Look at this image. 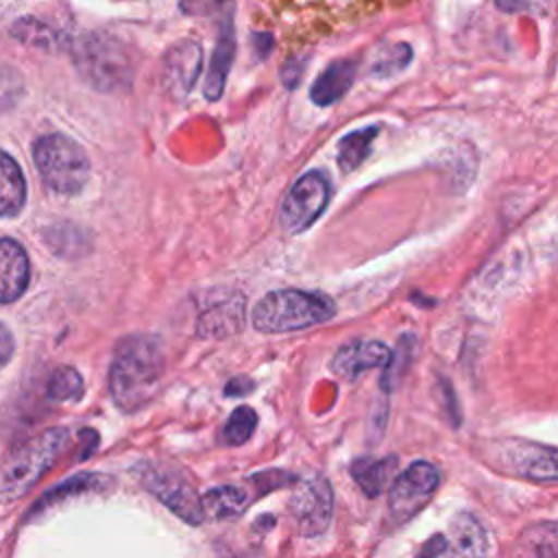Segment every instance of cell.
I'll return each instance as SVG.
<instances>
[{
  "label": "cell",
  "mask_w": 558,
  "mask_h": 558,
  "mask_svg": "<svg viewBox=\"0 0 558 558\" xmlns=\"http://www.w3.org/2000/svg\"><path fill=\"white\" fill-rule=\"evenodd\" d=\"M329 181L320 172H305L288 192L279 209V222L288 233L305 231L327 207Z\"/></svg>",
  "instance_id": "52a82bcc"
},
{
  "label": "cell",
  "mask_w": 558,
  "mask_h": 558,
  "mask_svg": "<svg viewBox=\"0 0 558 558\" xmlns=\"http://www.w3.org/2000/svg\"><path fill=\"white\" fill-rule=\"evenodd\" d=\"M486 534L466 512L451 521L449 541L445 538V558H486Z\"/></svg>",
  "instance_id": "2e32d148"
},
{
  "label": "cell",
  "mask_w": 558,
  "mask_h": 558,
  "mask_svg": "<svg viewBox=\"0 0 558 558\" xmlns=\"http://www.w3.org/2000/svg\"><path fill=\"white\" fill-rule=\"evenodd\" d=\"M68 440L70 432L54 427L13 449L0 464V501H13L28 493L52 466Z\"/></svg>",
  "instance_id": "7a4b0ae2"
},
{
  "label": "cell",
  "mask_w": 558,
  "mask_h": 558,
  "mask_svg": "<svg viewBox=\"0 0 558 558\" xmlns=\"http://www.w3.org/2000/svg\"><path fill=\"white\" fill-rule=\"evenodd\" d=\"M303 65H305V59H290L283 70H281V81L286 83L288 89H292L299 81H301V74H303Z\"/></svg>",
  "instance_id": "83f0119b"
},
{
  "label": "cell",
  "mask_w": 558,
  "mask_h": 558,
  "mask_svg": "<svg viewBox=\"0 0 558 558\" xmlns=\"http://www.w3.org/2000/svg\"><path fill=\"white\" fill-rule=\"evenodd\" d=\"M521 558H556V525L541 523L521 536L519 543Z\"/></svg>",
  "instance_id": "7402d4cb"
},
{
  "label": "cell",
  "mask_w": 558,
  "mask_h": 558,
  "mask_svg": "<svg viewBox=\"0 0 558 558\" xmlns=\"http://www.w3.org/2000/svg\"><path fill=\"white\" fill-rule=\"evenodd\" d=\"M392 466H395V458H388V460L366 458V460H357L351 466V473H353L355 482L360 484V488L368 497H377L381 493V488L386 484V477L392 471Z\"/></svg>",
  "instance_id": "44dd1931"
},
{
  "label": "cell",
  "mask_w": 558,
  "mask_h": 558,
  "mask_svg": "<svg viewBox=\"0 0 558 558\" xmlns=\"http://www.w3.org/2000/svg\"><path fill=\"white\" fill-rule=\"evenodd\" d=\"M220 33L209 59V72L205 78V98L218 100L229 76L235 57V33H233V9L225 11L220 17Z\"/></svg>",
  "instance_id": "4fadbf2b"
},
{
  "label": "cell",
  "mask_w": 558,
  "mask_h": 558,
  "mask_svg": "<svg viewBox=\"0 0 558 558\" xmlns=\"http://www.w3.org/2000/svg\"><path fill=\"white\" fill-rule=\"evenodd\" d=\"M22 87L13 68H0V109L13 107Z\"/></svg>",
  "instance_id": "4316f807"
},
{
  "label": "cell",
  "mask_w": 558,
  "mask_h": 558,
  "mask_svg": "<svg viewBox=\"0 0 558 558\" xmlns=\"http://www.w3.org/2000/svg\"><path fill=\"white\" fill-rule=\"evenodd\" d=\"M35 166L44 183L57 194H76L89 177V159L81 144L61 133L44 135L33 146Z\"/></svg>",
  "instance_id": "277c9868"
},
{
  "label": "cell",
  "mask_w": 558,
  "mask_h": 558,
  "mask_svg": "<svg viewBox=\"0 0 558 558\" xmlns=\"http://www.w3.org/2000/svg\"><path fill=\"white\" fill-rule=\"evenodd\" d=\"M13 37H17L24 44L37 46V48H46L52 50L59 46V35L54 31H50L48 26L33 22V20H22L13 26Z\"/></svg>",
  "instance_id": "d4e9b609"
},
{
  "label": "cell",
  "mask_w": 558,
  "mask_h": 558,
  "mask_svg": "<svg viewBox=\"0 0 558 558\" xmlns=\"http://www.w3.org/2000/svg\"><path fill=\"white\" fill-rule=\"evenodd\" d=\"M390 349L377 340H355L340 347L331 360V371L342 379H357L368 368H384L390 362Z\"/></svg>",
  "instance_id": "7c38bea8"
},
{
  "label": "cell",
  "mask_w": 558,
  "mask_h": 558,
  "mask_svg": "<svg viewBox=\"0 0 558 558\" xmlns=\"http://www.w3.org/2000/svg\"><path fill=\"white\" fill-rule=\"evenodd\" d=\"M412 59L410 46L408 44H397L392 48H388L384 54H379V59L373 65V74L377 76H388L390 72H397L401 68H405V63Z\"/></svg>",
  "instance_id": "484cf974"
},
{
  "label": "cell",
  "mask_w": 558,
  "mask_h": 558,
  "mask_svg": "<svg viewBox=\"0 0 558 558\" xmlns=\"http://www.w3.org/2000/svg\"><path fill=\"white\" fill-rule=\"evenodd\" d=\"M501 453H504L506 469L514 471L517 475L541 480V482H554L558 477L554 447H543V445L521 442V440H506V445L501 447Z\"/></svg>",
  "instance_id": "30bf717a"
},
{
  "label": "cell",
  "mask_w": 558,
  "mask_h": 558,
  "mask_svg": "<svg viewBox=\"0 0 558 558\" xmlns=\"http://www.w3.org/2000/svg\"><path fill=\"white\" fill-rule=\"evenodd\" d=\"M495 2H497V7H499L501 11L517 13V11H525V9H530V7H532V2H536V0H495Z\"/></svg>",
  "instance_id": "1f68e13d"
},
{
  "label": "cell",
  "mask_w": 558,
  "mask_h": 558,
  "mask_svg": "<svg viewBox=\"0 0 558 558\" xmlns=\"http://www.w3.org/2000/svg\"><path fill=\"white\" fill-rule=\"evenodd\" d=\"M357 72V61L355 59H338L325 68V72L314 81L310 98L318 107H327L338 102L349 87L353 85Z\"/></svg>",
  "instance_id": "e0dca14e"
},
{
  "label": "cell",
  "mask_w": 558,
  "mask_h": 558,
  "mask_svg": "<svg viewBox=\"0 0 558 558\" xmlns=\"http://www.w3.org/2000/svg\"><path fill=\"white\" fill-rule=\"evenodd\" d=\"M13 353V338L9 333V329L0 323V366H4L9 362Z\"/></svg>",
  "instance_id": "f1b7e54d"
},
{
  "label": "cell",
  "mask_w": 558,
  "mask_h": 558,
  "mask_svg": "<svg viewBox=\"0 0 558 558\" xmlns=\"http://www.w3.org/2000/svg\"><path fill=\"white\" fill-rule=\"evenodd\" d=\"M163 375V351L157 338L135 333L118 342L111 368L109 390L122 412L144 408L157 392Z\"/></svg>",
  "instance_id": "6da1fadb"
},
{
  "label": "cell",
  "mask_w": 558,
  "mask_h": 558,
  "mask_svg": "<svg viewBox=\"0 0 558 558\" xmlns=\"http://www.w3.org/2000/svg\"><path fill=\"white\" fill-rule=\"evenodd\" d=\"M26 183L13 157L0 150V216H15L24 207Z\"/></svg>",
  "instance_id": "ac0fdd59"
},
{
  "label": "cell",
  "mask_w": 558,
  "mask_h": 558,
  "mask_svg": "<svg viewBox=\"0 0 558 558\" xmlns=\"http://www.w3.org/2000/svg\"><path fill=\"white\" fill-rule=\"evenodd\" d=\"M83 395V379L72 366H59L48 379V397L54 401H76Z\"/></svg>",
  "instance_id": "cb8c5ba5"
},
{
  "label": "cell",
  "mask_w": 558,
  "mask_h": 558,
  "mask_svg": "<svg viewBox=\"0 0 558 558\" xmlns=\"http://www.w3.org/2000/svg\"><path fill=\"white\" fill-rule=\"evenodd\" d=\"M72 57L81 76L102 92L122 89L131 83V61L124 48L105 35H87L81 37L74 48Z\"/></svg>",
  "instance_id": "5b68a950"
},
{
  "label": "cell",
  "mask_w": 558,
  "mask_h": 558,
  "mask_svg": "<svg viewBox=\"0 0 558 558\" xmlns=\"http://www.w3.org/2000/svg\"><path fill=\"white\" fill-rule=\"evenodd\" d=\"M255 425H257V414L251 408L240 405L231 412L229 421L225 423V427L220 432V440L229 447L242 445L251 438V434L255 432Z\"/></svg>",
  "instance_id": "603a6c76"
},
{
  "label": "cell",
  "mask_w": 558,
  "mask_h": 558,
  "mask_svg": "<svg viewBox=\"0 0 558 558\" xmlns=\"http://www.w3.org/2000/svg\"><path fill=\"white\" fill-rule=\"evenodd\" d=\"M292 521L303 536L323 534L329 527L333 497L331 486L323 475L303 477L290 497Z\"/></svg>",
  "instance_id": "ba28073f"
},
{
  "label": "cell",
  "mask_w": 558,
  "mask_h": 558,
  "mask_svg": "<svg viewBox=\"0 0 558 558\" xmlns=\"http://www.w3.org/2000/svg\"><path fill=\"white\" fill-rule=\"evenodd\" d=\"M253 388V381L251 379H244V377H233L227 386H225V395H231V397H238V395H244L246 390Z\"/></svg>",
  "instance_id": "4dcf8cb0"
},
{
  "label": "cell",
  "mask_w": 558,
  "mask_h": 558,
  "mask_svg": "<svg viewBox=\"0 0 558 558\" xmlns=\"http://www.w3.org/2000/svg\"><path fill=\"white\" fill-rule=\"evenodd\" d=\"M438 486V469L425 460L412 462L390 488V512L397 521L412 519Z\"/></svg>",
  "instance_id": "9c48e42d"
},
{
  "label": "cell",
  "mask_w": 558,
  "mask_h": 558,
  "mask_svg": "<svg viewBox=\"0 0 558 558\" xmlns=\"http://www.w3.org/2000/svg\"><path fill=\"white\" fill-rule=\"evenodd\" d=\"M333 312V301L320 292L275 290L255 305L253 325L264 333H283L325 323Z\"/></svg>",
  "instance_id": "3957f363"
},
{
  "label": "cell",
  "mask_w": 558,
  "mask_h": 558,
  "mask_svg": "<svg viewBox=\"0 0 558 558\" xmlns=\"http://www.w3.org/2000/svg\"><path fill=\"white\" fill-rule=\"evenodd\" d=\"M203 50L196 41H181L166 54V83L177 94H187L198 78Z\"/></svg>",
  "instance_id": "9a60e30c"
},
{
  "label": "cell",
  "mask_w": 558,
  "mask_h": 558,
  "mask_svg": "<svg viewBox=\"0 0 558 558\" xmlns=\"http://www.w3.org/2000/svg\"><path fill=\"white\" fill-rule=\"evenodd\" d=\"M246 508V493L238 486H216L201 497L203 519H231Z\"/></svg>",
  "instance_id": "d6986e66"
},
{
  "label": "cell",
  "mask_w": 558,
  "mask_h": 558,
  "mask_svg": "<svg viewBox=\"0 0 558 558\" xmlns=\"http://www.w3.org/2000/svg\"><path fill=\"white\" fill-rule=\"evenodd\" d=\"M244 325V296L240 292H227L222 299L203 307L196 325L201 338H227Z\"/></svg>",
  "instance_id": "8fae6325"
},
{
  "label": "cell",
  "mask_w": 558,
  "mask_h": 558,
  "mask_svg": "<svg viewBox=\"0 0 558 558\" xmlns=\"http://www.w3.org/2000/svg\"><path fill=\"white\" fill-rule=\"evenodd\" d=\"M142 486L153 493L163 506H168L174 514L183 521L198 525L203 521L201 497L196 495L194 486L177 471L155 462H142L135 469Z\"/></svg>",
  "instance_id": "8992f818"
},
{
  "label": "cell",
  "mask_w": 558,
  "mask_h": 558,
  "mask_svg": "<svg viewBox=\"0 0 558 558\" xmlns=\"http://www.w3.org/2000/svg\"><path fill=\"white\" fill-rule=\"evenodd\" d=\"M445 551V536H434L425 543L418 558H438Z\"/></svg>",
  "instance_id": "f546056e"
},
{
  "label": "cell",
  "mask_w": 558,
  "mask_h": 558,
  "mask_svg": "<svg viewBox=\"0 0 558 558\" xmlns=\"http://www.w3.org/2000/svg\"><path fill=\"white\" fill-rule=\"evenodd\" d=\"M28 283L26 251L9 238H0V303L15 301Z\"/></svg>",
  "instance_id": "5bb4252c"
},
{
  "label": "cell",
  "mask_w": 558,
  "mask_h": 558,
  "mask_svg": "<svg viewBox=\"0 0 558 558\" xmlns=\"http://www.w3.org/2000/svg\"><path fill=\"white\" fill-rule=\"evenodd\" d=\"M377 131H379V126H364V129H357V131L344 135L338 142V163L344 172L355 170L366 159Z\"/></svg>",
  "instance_id": "ffe728a7"
}]
</instances>
